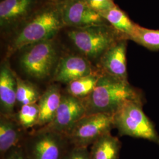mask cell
Wrapping results in <instances>:
<instances>
[{
	"mask_svg": "<svg viewBox=\"0 0 159 159\" xmlns=\"http://www.w3.org/2000/svg\"><path fill=\"white\" fill-rule=\"evenodd\" d=\"M121 148L119 139L107 133L91 145V159H119Z\"/></svg>",
	"mask_w": 159,
	"mask_h": 159,
	"instance_id": "cell-16",
	"label": "cell"
},
{
	"mask_svg": "<svg viewBox=\"0 0 159 159\" xmlns=\"http://www.w3.org/2000/svg\"><path fill=\"white\" fill-rule=\"evenodd\" d=\"M20 64L25 74L34 79H46L58 62L57 48L53 40H47L25 47Z\"/></svg>",
	"mask_w": 159,
	"mask_h": 159,
	"instance_id": "cell-5",
	"label": "cell"
},
{
	"mask_svg": "<svg viewBox=\"0 0 159 159\" xmlns=\"http://www.w3.org/2000/svg\"><path fill=\"white\" fill-rule=\"evenodd\" d=\"M126 40L123 38L117 40L99 58L102 73L124 81H128Z\"/></svg>",
	"mask_w": 159,
	"mask_h": 159,
	"instance_id": "cell-10",
	"label": "cell"
},
{
	"mask_svg": "<svg viewBox=\"0 0 159 159\" xmlns=\"http://www.w3.org/2000/svg\"><path fill=\"white\" fill-rule=\"evenodd\" d=\"M39 118V107L37 102L21 106L14 117V119L24 129L36 126Z\"/></svg>",
	"mask_w": 159,
	"mask_h": 159,
	"instance_id": "cell-21",
	"label": "cell"
},
{
	"mask_svg": "<svg viewBox=\"0 0 159 159\" xmlns=\"http://www.w3.org/2000/svg\"><path fill=\"white\" fill-rule=\"evenodd\" d=\"M104 20L110 24L114 30L122 35L124 39H129L136 29L137 24L133 22L125 12L117 6L107 11L100 14Z\"/></svg>",
	"mask_w": 159,
	"mask_h": 159,
	"instance_id": "cell-17",
	"label": "cell"
},
{
	"mask_svg": "<svg viewBox=\"0 0 159 159\" xmlns=\"http://www.w3.org/2000/svg\"><path fill=\"white\" fill-rule=\"evenodd\" d=\"M62 95L60 87L57 84H51L47 88L37 102L39 118L36 126L40 128L44 127L53 120L60 106Z\"/></svg>",
	"mask_w": 159,
	"mask_h": 159,
	"instance_id": "cell-14",
	"label": "cell"
},
{
	"mask_svg": "<svg viewBox=\"0 0 159 159\" xmlns=\"http://www.w3.org/2000/svg\"><path fill=\"white\" fill-rule=\"evenodd\" d=\"M34 0H2L0 2V24L6 27L26 17L31 10Z\"/></svg>",
	"mask_w": 159,
	"mask_h": 159,
	"instance_id": "cell-15",
	"label": "cell"
},
{
	"mask_svg": "<svg viewBox=\"0 0 159 159\" xmlns=\"http://www.w3.org/2000/svg\"><path fill=\"white\" fill-rule=\"evenodd\" d=\"M60 8L64 25L81 28L104 24L103 18L85 0H65L60 3Z\"/></svg>",
	"mask_w": 159,
	"mask_h": 159,
	"instance_id": "cell-9",
	"label": "cell"
},
{
	"mask_svg": "<svg viewBox=\"0 0 159 159\" xmlns=\"http://www.w3.org/2000/svg\"><path fill=\"white\" fill-rule=\"evenodd\" d=\"M24 129L13 116L1 114L0 156L2 159L12 148L23 144L25 139Z\"/></svg>",
	"mask_w": 159,
	"mask_h": 159,
	"instance_id": "cell-13",
	"label": "cell"
},
{
	"mask_svg": "<svg viewBox=\"0 0 159 159\" xmlns=\"http://www.w3.org/2000/svg\"><path fill=\"white\" fill-rule=\"evenodd\" d=\"M151 51H159V30H152L137 25L129 39Z\"/></svg>",
	"mask_w": 159,
	"mask_h": 159,
	"instance_id": "cell-20",
	"label": "cell"
},
{
	"mask_svg": "<svg viewBox=\"0 0 159 159\" xmlns=\"http://www.w3.org/2000/svg\"><path fill=\"white\" fill-rule=\"evenodd\" d=\"M61 159H91V157L87 148L70 145Z\"/></svg>",
	"mask_w": 159,
	"mask_h": 159,
	"instance_id": "cell-22",
	"label": "cell"
},
{
	"mask_svg": "<svg viewBox=\"0 0 159 159\" xmlns=\"http://www.w3.org/2000/svg\"><path fill=\"white\" fill-rule=\"evenodd\" d=\"M143 101H129L113 114L114 126L120 136L143 139L159 146V134L143 110Z\"/></svg>",
	"mask_w": 159,
	"mask_h": 159,
	"instance_id": "cell-3",
	"label": "cell"
},
{
	"mask_svg": "<svg viewBox=\"0 0 159 159\" xmlns=\"http://www.w3.org/2000/svg\"><path fill=\"white\" fill-rule=\"evenodd\" d=\"M85 115L86 110L83 100L66 93L62 95L54 119L50 124L41 128L66 136L74 125Z\"/></svg>",
	"mask_w": 159,
	"mask_h": 159,
	"instance_id": "cell-8",
	"label": "cell"
},
{
	"mask_svg": "<svg viewBox=\"0 0 159 159\" xmlns=\"http://www.w3.org/2000/svg\"><path fill=\"white\" fill-rule=\"evenodd\" d=\"M91 63L86 57L67 55L58 60L54 69V81L68 84L75 80L93 73Z\"/></svg>",
	"mask_w": 159,
	"mask_h": 159,
	"instance_id": "cell-11",
	"label": "cell"
},
{
	"mask_svg": "<svg viewBox=\"0 0 159 159\" xmlns=\"http://www.w3.org/2000/svg\"><path fill=\"white\" fill-rule=\"evenodd\" d=\"M70 144L66 136L40 128L23 143L27 159H61Z\"/></svg>",
	"mask_w": 159,
	"mask_h": 159,
	"instance_id": "cell-6",
	"label": "cell"
},
{
	"mask_svg": "<svg viewBox=\"0 0 159 159\" xmlns=\"http://www.w3.org/2000/svg\"><path fill=\"white\" fill-rule=\"evenodd\" d=\"M102 71H94L85 77L75 80L67 84L66 91L69 95L81 100L89 96L94 89Z\"/></svg>",
	"mask_w": 159,
	"mask_h": 159,
	"instance_id": "cell-18",
	"label": "cell"
},
{
	"mask_svg": "<svg viewBox=\"0 0 159 159\" xmlns=\"http://www.w3.org/2000/svg\"><path fill=\"white\" fill-rule=\"evenodd\" d=\"M69 39L86 58H100L108 48L120 39L105 24L75 28L68 32Z\"/></svg>",
	"mask_w": 159,
	"mask_h": 159,
	"instance_id": "cell-4",
	"label": "cell"
},
{
	"mask_svg": "<svg viewBox=\"0 0 159 159\" xmlns=\"http://www.w3.org/2000/svg\"><path fill=\"white\" fill-rule=\"evenodd\" d=\"M113 128V115L92 114L80 119L66 137L71 145L87 148Z\"/></svg>",
	"mask_w": 159,
	"mask_h": 159,
	"instance_id": "cell-7",
	"label": "cell"
},
{
	"mask_svg": "<svg viewBox=\"0 0 159 159\" xmlns=\"http://www.w3.org/2000/svg\"><path fill=\"white\" fill-rule=\"evenodd\" d=\"M53 1H57V2H63L64 1H65V0H53Z\"/></svg>",
	"mask_w": 159,
	"mask_h": 159,
	"instance_id": "cell-25",
	"label": "cell"
},
{
	"mask_svg": "<svg viewBox=\"0 0 159 159\" xmlns=\"http://www.w3.org/2000/svg\"><path fill=\"white\" fill-rule=\"evenodd\" d=\"M82 100L86 115L96 113L113 115L125 102H144V98L141 91L131 85L129 81L117 79L102 71L93 91Z\"/></svg>",
	"mask_w": 159,
	"mask_h": 159,
	"instance_id": "cell-1",
	"label": "cell"
},
{
	"mask_svg": "<svg viewBox=\"0 0 159 159\" xmlns=\"http://www.w3.org/2000/svg\"><path fill=\"white\" fill-rule=\"evenodd\" d=\"M2 159H27L23 144L12 148Z\"/></svg>",
	"mask_w": 159,
	"mask_h": 159,
	"instance_id": "cell-24",
	"label": "cell"
},
{
	"mask_svg": "<svg viewBox=\"0 0 159 159\" xmlns=\"http://www.w3.org/2000/svg\"><path fill=\"white\" fill-rule=\"evenodd\" d=\"M17 81L7 60L1 65L0 68V108L1 114L13 116L14 107L17 103Z\"/></svg>",
	"mask_w": 159,
	"mask_h": 159,
	"instance_id": "cell-12",
	"label": "cell"
},
{
	"mask_svg": "<svg viewBox=\"0 0 159 159\" xmlns=\"http://www.w3.org/2000/svg\"><path fill=\"white\" fill-rule=\"evenodd\" d=\"M17 81L16 100L21 107L39 102L41 94L37 87L33 83L19 77L16 74Z\"/></svg>",
	"mask_w": 159,
	"mask_h": 159,
	"instance_id": "cell-19",
	"label": "cell"
},
{
	"mask_svg": "<svg viewBox=\"0 0 159 159\" xmlns=\"http://www.w3.org/2000/svg\"><path fill=\"white\" fill-rule=\"evenodd\" d=\"M63 26L60 5L46 7L35 14L14 37L8 47V57L31 45L52 40Z\"/></svg>",
	"mask_w": 159,
	"mask_h": 159,
	"instance_id": "cell-2",
	"label": "cell"
},
{
	"mask_svg": "<svg viewBox=\"0 0 159 159\" xmlns=\"http://www.w3.org/2000/svg\"><path fill=\"white\" fill-rule=\"evenodd\" d=\"M88 5L98 14L107 11L116 6L113 0H85Z\"/></svg>",
	"mask_w": 159,
	"mask_h": 159,
	"instance_id": "cell-23",
	"label": "cell"
}]
</instances>
